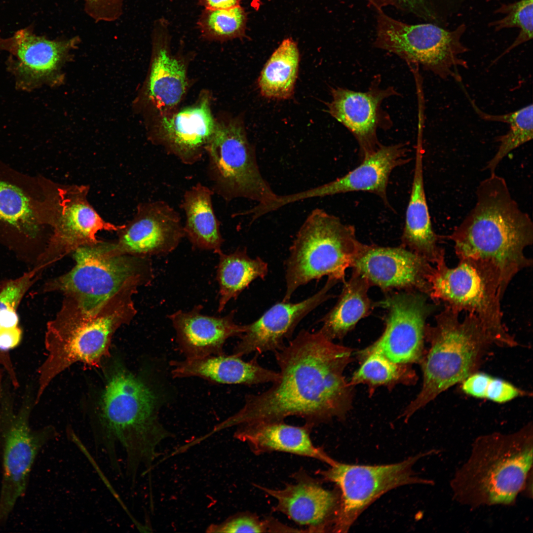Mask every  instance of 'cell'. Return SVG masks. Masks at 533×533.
Masks as SVG:
<instances>
[{
	"mask_svg": "<svg viewBox=\"0 0 533 533\" xmlns=\"http://www.w3.org/2000/svg\"><path fill=\"white\" fill-rule=\"evenodd\" d=\"M163 396L146 375L133 373L119 361L113 362L107 372L99 411L93 422L94 443L118 474L121 469L116 446L122 447L125 474L132 486L142 466L145 473L151 471L160 455L157 448L160 443L174 437L159 417Z\"/></svg>",
	"mask_w": 533,
	"mask_h": 533,
	"instance_id": "obj_2",
	"label": "cell"
},
{
	"mask_svg": "<svg viewBox=\"0 0 533 533\" xmlns=\"http://www.w3.org/2000/svg\"><path fill=\"white\" fill-rule=\"evenodd\" d=\"M466 29L461 24L449 31L432 24L409 25L379 11L376 43L407 60L419 63L443 79L459 82L458 68L468 67L460 55L468 49L461 41Z\"/></svg>",
	"mask_w": 533,
	"mask_h": 533,
	"instance_id": "obj_13",
	"label": "cell"
},
{
	"mask_svg": "<svg viewBox=\"0 0 533 533\" xmlns=\"http://www.w3.org/2000/svg\"><path fill=\"white\" fill-rule=\"evenodd\" d=\"M337 282L328 278L320 290L303 301L295 303L282 301L272 305L255 321L245 324L232 354L242 357L281 348L303 319L331 297L329 291Z\"/></svg>",
	"mask_w": 533,
	"mask_h": 533,
	"instance_id": "obj_19",
	"label": "cell"
},
{
	"mask_svg": "<svg viewBox=\"0 0 533 533\" xmlns=\"http://www.w3.org/2000/svg\"><path fill=\"white\" fill-rule=\"evenodd\" d=\"M247 15L240 5L224 9H205L197 22L202 36L209 39L226 40L244 35Z\"/></svg>",
	"mask_w": 533,
	"mask_h": 533,
	"instance_id": "obj_37",
	"label": "cell"
},
{
	"mask_svg": "<svg viewBox=\"0 0 533 533\" xmlns=\"http://www.w3.org/2000/svg\"><path fill=\"white\" fill-rule=\"evenodd\" d=\"M216 124L209 99L205 96L192 106L163 115L153 139L181 162L192 165L205 153Z\"/></svg>",
	"mask_w": 533,
	"mask_h": 533,
	"instance_id": "obj_23",
	"label": "cell"
},
{
	"mask_svg": "<svg viewBox=\"0 0 533 533\" xmlns=\"http://www.w3.org/2000/svg\"><path fill=\"white\" fill-rule=\"evenodd\" d=\"M153 32V55L146 85L148 100L160 111L176 106L187 87L186 67L171 54L166 43V28L156 27Z\"/></svg>",
	"mask_w": 533,
	"mask_h": 533,
	"instance_id": "obj_28",
	"label": "cell"
},
{
	"mask_svg": "<svg viewBox=\"0 0 533 533\" xmlns=\"http://www.w3.org/2000/svg\"><path fill=\"white\" fill-rule=\"evenodd\" d=\"M300 53L291 38L284 39L266 63L258 78L261 93L269 99H287L293 95Z\"/></svg>",
	"mask_w": 533,
	"mask_h": 533,
	"instance_id": "obj_33",
	"label": "cell"
},
{
	"mask_svg": "<svg viewBox=\"0 0 533 533\" xmlns=\"http://www.w3.org/2000/svg\"><path fill=\"white\" fill-rule=\"evenodd\" d=\"M50 184L52 233L35 266L41 272L79 247L99 242V231H118L124 226L103 219L87 200L86 186Z\"/></svg>",
	"mask_w": 533,
	"mask_h": 533,
	"instance_id": "obj_14",
	"label": "cell"
},
{
	"mask_svg": "<svg viewBox=\"0 0 533 533\" xmlns=\"http://www.w3.org/2000/svg\"><path fill=\"white\" fill-rule=\"evenodd\" d=\"M496 12L503 14L504 16L490 24L495 31L511 28H518L520 31L513 42L494 62L517 46L532 39L533 0H520L502 4Z\"/></svg>",
	"mask_w": 533,
	"mask_h": 533,
	"instance_id": "obj_38",
	"label": "cell"
},
{
	"mask_svg": "<svg viewBox=\"0 0 533 533\" xmlns=\"http://www.w3.org/2000/svg\"><path fill=\"white\" fill-rule=\"evenodd\" d=\"M113 242L119 254L150 257L173 252L185 237L179 213L165 201L139 204L133 219Z\"/></svg>",
	"mask_w": 533,
	"mask_h": 533,
	"instance_id": "obj_18",
	"label": "cell"
},
{
	"mask_svg": "<svg viewBox=\"0 0 533 533\" xmlns=\"http://www.w3.org/2000/svg\"><path fill=\"white\" fill-rule=\"evenodd\" d=\"M294 482L281 489L258 485L256 487L276 500L273 510L280 512L306 532H330L339 503V494L324 489L320 482L301 470L293 476Z\"/></svg>",
	"mask_w": 533,
	"mask_h": 533,
	"instance_id": "obj_21",
	"label": "cell"
},
{
	"mask_svg": "<svg viewBox=\"0 0 533 533\" xmlns=\"http://www.w3.org/2000/svg\"><path fill=\"white\" fill-rule=\"evenodd\" d=\"M370 285L365 278L353 270L338 302L321 319L322 325L319 331L332 340L340 338L366 316L371 308L368 296Z\"/></svg>",
	"mask_w": 533,
	"mask_h": 533,
	"instance_id": "obj_32",
	"label": "cell"
},
{
	"mask_svg": "<svg viewBox=\"0 0 533 533\" xmlns=\"http://www.w3.org/2000/svg\"><path fill=\"white\" fill-rule=\"evenodd\" d=\"M11 395L2 390L0 399V445L2 478L0 494V527L6 521L17 500L24 495L37 456L57 436L52 426L33 430L29 419L35 404L28 389L19 410Z\"/></svg>",
	"mask_w": 533,
	"mask_h": 533,
	"instance_id": "obj_11",
	"label": "cell"
},
{
	"mask_svg": "<svg viewBox=\"0 0 533 533\" xmlns=\"http://www.w3.org/2000/svg\"><path fill=\"white\" fill-rule=\"evenodd\" d=\"M363 363L351 378L349 384H368L370 386L395 383H411L415 374L407 364L395 363L375 352L362 355Z\"/></svg>",
	"mask_w": 533,
	"mask_h": 533,
	"instance_id": "obj_36",
	"label": "cell"
},
{
	"mask_svg": "<svg viewBox=\"0 0 533 533\" xmlns=\"http://www.w3.org/2000/svg\"><path fill=\"white\" fill-rule=\"evenodd\" d=\"M419 138L402 242L410 250L435 265L445 258V253L438 245V237L432 227L424 185L422 146Z\"/></svg>",
	"mask_w": 533,
	"mask_h": 533,
	"instance_id": "obj_27",
	"label": "cell"
},
{
	"mask_svg": "<svg viewBox=\"0 0 533 533\" xmlns=\"http://www.w3.org/2000/svg\"><path fill=\"white\" fill-rule=\"evenodd\" d=\"M476 193L475 206L449 238L459 261L487 272L503 295L514 277L532 264L525 252L533 242V222L495 172L479 183Z\"/></svg>",
	"mask_w": 533,
	"mask_h": 533,
	"instance_id": "obj_3",
	"label": "cell"
},
{
	"mask_svg": "<svg viewBox=\"0 0 533 533\" xmlns=\"http://www.w3.org/2000/svg\"><path fill=\"white\" fill-rule=\"evenodd\" d=\"M470 102L481 118L486 120L505 122L510 127L505 135L498 137L497 141L499 142L498 150L486 166V169L489 170L491 173L495 172L499 163L509 152L533 139V104L506 114L493 115L482 112L473 101Z\"/></svg>",
	"mask_w": 533,
	"mask_h": 533,
	"instance_id": "obj_35",
	"label": "cell"
},
{
	"mask_svg": "<svg viewBox=\"0 0 533 533\" xmlns=\"http://www.w3.org/2000/svg\"><path fill=\"white\" fill-rule=\"evenodd\" d=\"M352 267L371 284L382 289L415 288L429 295L428 276L433 266L406 248L361 243Z\"/></svg>",
	"mask_w": 533,
	"mask_h": 533,
	"instance_id": "obj_20",
	"label": "cell"
},
{
	"mask_svg": "<svg viewBox=\"0 0 533 533\" xmlns=\"http://www.w3.org/2000/svg\"><path fill=\"white\" fill-rule=\"evenodd\" d=\"M273 353L278 380L263 392L246 395L242 407L217 424V430L289 417L303 419L313 428L343 418L351 400V385L343 376L351 349L319 330L302 329Z\"/></svg>",
	"mask_w": 533,
	"mask_h": 533,
	"instance_id": "obj_1",
	"label": "cell"
},
{
	"mask_svg": "<svg viewBox=\"0 0 533 533\" xmlns=\"http://www.w3.org/2000/svg\"><path fill=\"white\" fill-rule=\"evenodd\" d=\"M1 367H0V397H1V392H2V387H1L2 375H1Z\"/></svg>",
	"mask_w": 533,
	"mask_h": 533,
	"instance_id": "obj_45",
	"label": "cell"
},
{
	"mask_svg": "<svg viewBox=\"0 0 533 533\" xmlns=\"http://www.w3.org/2000/svg\"><path fill=\"white\" fill-rule=\"evenodd\" d=\"M360 244L352 226L324 209L312 210L289 248L282 301L289 302L299 287L324 276L344 281Z\"/></svg>",
	"mask_w": 533,
	"mask_h": 533,
	"instance_id": "obj_8",
	"label": "cell"
},
{
	"mask_svg": "<svg viewBox=\"0 0 533 533\" xmlns=\"http://www.w3.org/2000/svg\"><path fill=\"white\" fill-rule=\"evenodd\" d=\"M202 309L199 305L190 310H179L168 315L185 358L224 354L227 341L239 337L245 331V325L235 322L234 310L224 316H215L204 314Z\"/></svg>",
	"mask_w": 533,
	"mask_h": 533,
	"instance_id": "obj_24",
	"label": "cell"
},
{
	"mask_svg": "<svg viewBox=\"0 0 533 533\" xmlns=\"http://www.w3.org/2000/svg\"><path fill=\"white\" fill-rule=\"evenodd\" d=\"M399 0L400 2L403 3V4H405L406 5L410 6L413 7V8L415 7L417 5L419 4L422 1V0Z\"/></svg>",
	"mask_w": 533,
	"mask_h": 533,
	"instance_id": "obj_44",
	"label": "cell"
},
{
	"mask_svg": "<svg viewBox=\"0 0 533 533\" xmlns=\"http://www.w3.org/2000/svg\"><path fill=\"white\" fill-rule=\"evenodd\" d=\"M74 267L47 280L42 292H59L75 301L85 311L95 313L120 291L149 285L154 278L150 257L117 253L113 242L79 247Z\"/></svg>",
	"mask_w": 533,
	"mask_h": 533,
	"instance_id": "obj_6",
	"label": "cell"
},
{
	"mask_svg": "<svg viewBox=\"0 0 533 533\" xmlns=\"http://www.w3.org/2000/svg\"><path fill=\"white\" fill-rule=\"evenodd\" d=\"M41 273L36 268L0 284V346L20 343L23 332L19 324L18 307L24 295L39 279Z\"/></svg>",
	"mask_w": 533,
	"mask_h": 533,
	"instance_id": "obj_34",
	"label": "cell"
},
{
	"mask_svg": "<svg viewBox=\"0 0 533 533\" xmlns=\"http://www.w3.org/2000/svg\"><path fill=\"white\" fill-rule=\"evenodd\" d=\"M533 462L532 423L510 433L479 436L450 481L452 497L472 509L513 506L533 474Z\"/></svg>",
	"mask_w": 533,
	"mask_h": 533,
	"instance_id": "obj_5",
	"label": "cell"
},
{
	"mask_svg": "<svg viewBox=\"0 0 533 533\" xmlns=\"http://www.w3.org/2000/svg\"><path fill=\"white\" fill-rule=\"evenodd\" d=\"M445 306L427 328L431 347L423 364L421 391L405 410L409 418L441 393L464 381L477 368L486 347L493 343L478 319Z\"/></svg>",
	"mask_w": 533,
	"mask_h": 533,
	"instance_id": "obj_7",
	"label": "cell"
},
{
	"mask_svg": "<svg viewBox=\"0 0 533 533\" xmlns=\"http://www.w3.org/2000/svg\"><path fill=\"white\" fill-rule=\"evenodd\" d=\"M79 40L78 36L49 39L36 34L30 26L7 38L0 37V50L9 54L7 67L16 87L32 91L56 82L63 63Z\"/></svg>",
	"mask_w": 533,
	"mask_h": 533,
	"instance_id": "obj_15",
	"label": "cell"
},
{
	"mask_svg": "<svg viewBox=\"0 0 533 533\" xmlns=\"http://www.w3.org/2000/svg\"><path fill=\"white\" fill-rule=\"evenodd\" d=\"M126 0H83L85 13L94 22L109 23L118 20Z\"/></svg>",
	"mask_w": 533,
	"mask_h": 533,
	"instance_id": "obj_41",
	"label": "cell"
},
{
	"mask_svg": "<svg viewBox=\"0 0 533 533\" xmlns=\"http://www.w3.org/2000/svg\"><path fill=\"white\" fill-rule=\"evenodd\" d=\"M462 389L467 394L497 403L509 401L524 393L506 381L482 373L467 377L462 381Z\"/></svg>",
	"mask_w": 533,
	"mask_h": 533,
	"instance_id": "obj_39",
	"label": "cell"
},
{
	"mask_svg": "<svg viewBox=\"0 0 533 533\" xmlns=\"http://www.w3.org/2000/svg\"><path fill=\"white\" fill-rule=\"evenodd\" d=\"M370 3L377 8L379 10L382 6L387 4H394L393 0H368Z\"/></svg>",
	"mask_w": 533,
	"mask_h": 533,
	"instance_id": "obj_43",
	"label": "cell"
},
{
	"mask_svg": "<svg viewBox=\"0 0 533 533\" xmlns=\"http://www.w3.org/2000/svg\"><path fill=\"white\" fill-rule=\"evenodd\" d=\"M313 428L308 424L295 426L284 421L261 422L236 427L233 437L245 443L253 453H287L318 459L330 465L334 459L310 438Z\"/></svg>",
	"mask_w": 533,
	"mask_h": 533,
	"instance_id": "obj_26",
	"label": "cell"
},
{
	"mask_svg": "<svg viewBox=\"0 0 533 533\" xmlns=\"http://www.w3.org/2000/svg\"><path fill=\"white\" fill-rule=\"evenodd\" d=\"M384 304L389 312L385 330L362 355L375 352L400 364L419 362L422 354L425 320L432 309L426 297L421 293H399Z\"/></svg>",
	"mask_w": 533,
	"mask_h": 533,
	"instance_id": "obj_17",
	"label": "cell"
},
{
	"mask_svg": "<svg viewBox=\"0 0 533 533\" xmlns=\"http://www.w3.org/2000/svg\"><path fill=\"white\" fill-rule=\"evenodd\" d=\"M289 528L268 519L261 520L255 514L241 513L235 514L225 521L208 526L206 532L214 533L282 532Z\"/></svg>",
	"mask_w": 533,
	"mask_h": 533,
	"instance_id": "obj_40",
	"label": "cell"
},
{
	"mask_svg": "<svg viewBox=\"0 0 533 533\" xmlns=\"http://www.w3.org/2000/svg\"><path fill=\"white\" fill-rule=\"evenodd\" d=\"M212 190L226 201L243 198L265 205L278 194L263 176L254 147L240 123H216L205 148Z\"/></svg>",
	"mask_w": 533,
	"mask_h": 533,
	"instance_id": "obj_10",
	"label": "cell"
},
{
	"mask_svg": "<svg viewBox=\"0 0 533 533\" xmlns=\"http://www.w3.org/2000/svg\"><path fill=\"white\" fill-rule=\"evenodd\" d=\"M50 217L44 179L28 177L0 162V230L33 239L49 227Z\"/></svg>",
	"mask_w": 533,
	"mask_h": 533,
	"instance_id": "obj_16",
	"label": "cell"
},
{
	"mask_svg": "<svg viewBox=\"0 0 533 533\" xmlns=\"http://www.w3.org/2000/svg\"><path fill=\"white\" fill-rule=\"evenodd\" d=\"M329 113L346 127L357 139L361 160L375 151L378 109L381 98L372 92H361L338 88L332 91Z\"/></svg>",
	"mask_w": 533,
	"mask_h": 533,
	"instance_id": "obj_29",
	"label": "cell"
},
{
	"mask_svg": "<svg viewBox=\"0 0 533 533\" xmlns=\"http://www.w3.org/2000/svg\"><path fill=\"white\" fill-rule=\"evenodd\" d=\"M436 450L419 454L403 461L385 465H361L335 460L326 470L317 474L326 482L334 483L340 491L338 508L331 532L346 533L359 515L386 492L409 484L431 485L421 478L413 467L420 458L435 453Z\"/></svg>",
	"mask_w": 533,
	"mask_h": 533,
	"instance_id": "obj_12",
	"label": "cell"
},
{
	"mask_svg": "<svg viewBox=\"0 0 533 533\" xmlns=\"http://www.w3.org/2000/svg\"><path fill=\"white\" fill-rule=\"evenodd\" d=\"M258 355L249 361L232 354L185 358L170 362L174 378H199L220 384L253 385L273 383L279 378V372L266 368L258 362Z\"/></svg>",
	"mask_w": 533,
	"mask_h": 533,
	"instance_id": "obj_25",
	"label": "cell"
},
{
	"mask_svg": "<svg viewBox=\"0 0 533 533\" xmlns=\"http://www.w3.org/2000/svg\"><path fill=\"white\" fill-rule=\"evenodd\" d=\"M137 293V288L123 289L95 313L85 311L73 299L64 297L59 311L47 323V355L38 370L36 404L54 379L73 364L99 367L109 357L113 335L137 313L133 299Z\"/></svg>",
	"mask_w": 533,
	"mask_h": 533,
	"instance_id": "obj_4",
	"label": "cell"
},
{
	"mask_svg": "<svg viewBox=\"0 0 533 533\" xmlns=\"http://www.w3.org/2000/svg\"><path fill=\"white\" fill-rule=\"evenodd\" d=\"M408 150L403 144L379 146L362 159L359 166L343 177L308 190L281 195L280 203L285 206L310 198L362 191L376 194L387 205L390 175L394 168L410 160L407 157Z\"/></svg>",
	"mask_w": 533,
	"mask_h": 533,
	"instance_id": "obj_22",
	"label": "cell"
},
{
	"mask_svg": "<svg viewBox=\"0 0 533 533\" xmlns=\"http://www.w3.org/2000/svg\"><path fill=\"white\" fill-rule=\"evenodd\" d=\"M0 282H1V281H0Z\"/></svg>",
	"mask_w": 533,
	"mask_h": 533,
	"instance_id": "obj_46",
	"label": "cell"
},
{
	"mask_svg": "<svg viewBox=\"0 0 533 533\" xmlns=\"http://www.w3.org/2000/svg\"><path fill=\"white\" fill-rule=\"evenodd\" d=\"M241 0H199L200 5L206 9H224L240 5Z\"/></svg>",
	"mask_w": 533,
	"mask_h": 533,
	"instance_id": "obj_42",
	"label": "cell"
},
{
	"mask_svg": "<svg viewBox=\"0 0 533 533\" xmlns=\"http://www.w3.org/2000/svg\"><path fill=\"white\" fill-rule=\"evenodd\" d=\"M428 282V296L434 301L459 313L464 311L475 316L493 343L516 344L503 323V295L497 282L484 270L465 261L449 267L444 258L433 266Z\"/></svg>",
	"mask_w": 533,
	"mask_h": 533,
	"instance_id": "obj_9",
	"label": "cell"
},
{
	"mask_svg": "<svg viewBox=\"0 0 533 533\" xmlns=\"http://www.w3.org/2000/svg\"><path fill=\"white\" fill-rule=\"evenodd\" d=\"M217 280L219 284L217 311L221 313L231 300L241 293L257 279L264 280L268 272L267 263L259 257L251 258L245 248L232 253L219 254Z\"/></svg>",
	"mask_w": 533,
	"mask_h": 533,
	"instance_id": "obj_31",
	"label": "cell"
},
{
	"mask_svg": "<svg viewBox=\"0 0 533 533\" xmlns=\"http://www.w3.org/2000/svg\"><path fill=\"white\" fill-rule=\"evenodd\" d=\"M211 189L198 183L187 190L180 205L185 214V236L193 249L219 254L224 240L214 212Z\"/></svg>",
	"mask_w": 533,
	"mask_h": 533,
	"instance_id": "obj_30",
	"label": "cell"
}]
</instances>
